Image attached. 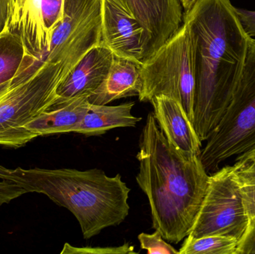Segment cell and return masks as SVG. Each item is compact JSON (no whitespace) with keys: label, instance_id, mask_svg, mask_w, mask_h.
Returning <instances> with one entry per match:
<instances>
[{"label":"cell","instance_id":"6da1fadb","mask_svg":"<svg viewBox=\"0 0 255 254\" xmlns=\"http://www.w3.org/2000/svg\"><path fill=\"white\" fill-rule=\"evenodd\" d=\"M194 50L193 125L206 141L226 113L242 76L249 37L230 0H197L184 13Z\"/></svg>","mask_w":255,"mask_h":254},{"label":"cell","instance_id":"7a4b0ae2","mask_svg":"<svg viewBox=\"0 0 255 254\" xmlns=\"http://www.w3.org/2000/svg\"><path fill=\"white\" fill-rule=\"evenodd\" d=\"M136 180L145 194L152 227L169 243L178 244L190 234L205 198L210 175L199 155L172 146L147 116L136 155Z\"/></svg>","mask_w":255,"mask_h":254},{"label":"cell","instance_id":"3957f363","mask_svg":"<svg viewBox=\"0 0 255 254\" xmlns=\"http://www.w3.org/2000/svg\"><path fill=\"white\" fill-rule=\"evenodd\" d=\"M0 180L15 183L28 193L43 194L67 209L77 219L85 240L121 225L129 214L130 189L120 174L109 177L98 169H25L0 165Z\"/></svg>","mask_w":255,"mask_h":254},{"label":"cell","instance_id":"277c9868","mask_svg":"<svg viewBox=\"0 0 255 254\" xmlns=\"http://www.w3.org/2000/svg\"><path fill=\"white\" fill-rule=\"evenodd\" d=\"M141 79L139 101L150 102L158 95L173 98L193 123L196 74L193 40L187 22H183L178 31L142 63Z\"/></svg>","mask_w":255,"mask_h":254},{"label":"cell","instance_id":"5b68a950","mask_svg":"<svg viewBox=\"0 0 255 254\" xmlns=\"http://www.w3.org/2000/svg\"><path fill=\"white\" fill-rule=\"evenodd\" d=\"M254 148L255 38H250L245 65L233 98L199 157L208 174H212L228 160Z\"/></svg>","mask_w":255,"mask_h":254},{"label":"cell","instance_id":"8992f818","mask_svg":"<svg viewBox=\"0 0 255 254\" xmlns=\"http://www.w3.org/2000/svg\"><path fill=\"white\" fill-rule=\"evenodd\" d=\"M67 76L48 62L0 98V146L23 147L36 138L25 125L51 105L56 90Z\"/></svg>","mask_w":255,"mask_h":254},{"label":"cell","instance_id":"52a82bcc","mask_svg":"<svg viewBox=\"0 0 255 254\" xmlns=\"http://www.w3.org/2000/svg\"><path fill=\"white\" fill-rule=\"evenodd\" d=\"M241 185L232 165L210 175L209 184L200 210L189 235L193 238L221 235L241 240L249 225Z\"/></svg>","mask_w":255,"mask_h":254},{"label":"cell","instance_id":"ba28073f","mask_svg":"<svg viewBox=\"0 0 255 254\" xmlns=\"http://www.w3.org/2000/svg\"><path fill=\"white\" fill-rule=\"evenodd\" d=\"M64 0H9L5 29L25 49L22 66L37 70L49 50L54 31L64 17Z\"/></svg>","mask_w":255,"mask_h":254},{"label":"cell","instance_id":"9c48e42d","mask_svg":"<svg viewBox=\"0 0 255 254\" xmlns=\"http://www.w3.org/2000/svg\"><path fill=\"white\" fill-rule=\"evenodd\" d=\"M143 28L142 63L152 56L183 24L181 0H124Z\"/></svg>","mask_w":255,"mask_h":254},{"label":"cell","instance_id":"30bf717a","mask_svg":"<svg viewBox=\"0 0 255 254\" xmlns=\"http://www.w3.org/2000/svg\"><path fill=\"white\" fill-rule=\"evenodd\" d=\"M102 37L114 55L142 63L143 28L124 0H103Z\"/></svg>","mask_w":255,"mask_h":254},{"label":"cell","instance_id":"8fae6325","mask_svg":"<svg viewBox=\"0 0 255 254\" xmlns=\"http://www.w3.org/2000/svg\"><path fill=\"white\" fill-rule=\"evenodd\" d=\"M113 57V52L103 43L93 48L58 86L52 103L91 95L107 76Z\"/></svg>","mask_w":255,"mask_h":254},{"label":"cell","instance_id":"7c38bea8","mask_svg":"<svg viewBox=\"0 0 255 254\" xmlns=\"http://www.w3.org/2000/svg\"><path fill=\"white\" fill-rule=\"evenodd\" d=\"M150 102L157 125L168 141L182 152L200 155L202 142L182 105L165 95L154 97Z\"/></svg>","mask_w":255,"mask_h":254},{"label":"cell","instance_id":"4fadbf2b","mask_svg":"<svg viewBox=\"0 0 255 254\" xmlns=\"http://www.w3.org/2000/svg\"><path fill=\"white\" fill-rule=\"evenodd\" d=\"M142 63L114 55L109 73L100 86L88 96L91 104L106 105L115 100L139 95L142 89Z\"/></svg>","mask_w":255,"mask_h":254},{"label":"cell","instance_id":"5bb4252c","mask_svg":"<svg viewBox=\"0 0 255 254\" xmlns=\"http://www.w3.org/2000/svg\"><path fill=\"white\" fill-rule=\"evenodd\" d=\"M88 96H81L51 105L25 126L35 137L74 132L89 110Z\"/></svg>","mask_w":255,"mask_h":254},{"label":"cell","instance_id":"9a60e30c","mask_svg":"<svg viewBox=\"0 0 255 254\" xmlns=\"http://www.w3.org/2000/svg\"><path fill=\"white\" fill-rule=\"evenodd\" d=\"M134 102H127L116 106L90 104L89 110L74 132L86 137L100 136L118 128L134 127L141 118L131 114Z\"/></svg>","mask_w":255,"mask_h":254},{"label":"cell","instance_id":"2e32d148","mask_svg":"<svg viewBox=\"0 0 255 254\" xmlns=\"http://www.w3.org/2000/svg\"><path fill=\"white\" fill-rule=\"evenodd\" d=\"M24 57L25 49L21 39L4 29L0 34V85L14 78Z\"/></svg>","mask_w":255,"mask_h":254},{"label":"cell","instance_id":"e0dca14e","mask_svg":"<svg viewBox=\"0 0 255 254\" xmlns=\"http://www.w3.org/2000/svg\"><path fill=\"white\" fill-rule=\"evenodd\" d=\"M237 239L221 235H210L199 238L187 236L179 254H236Z\"/></svg>","mask_w":255,"mask_h":254},{"label":"cell","instance_id":"ac0fdd59","mask_svg":"<svg viewBox=\"0 0 255 254\" xmlns=\"http://www.w3.org/2000/svg\"><path fill=\"white\" fill-rule=\"evenodd\" d=\"M235 159L232 169L240 185L255 184V148Z\"/></svg>","mask_w":255,"mask_h":254},{"label":"cell","instance_id":"d6986e66","mask_svg":"<svg viewBox=\"0 0 255 254\" xmlns=\"http://www.w3.org/2000/svg\"><path fill=\"white\" fill-rule=\"evenodd\" d=\"M138 240L141 249L146 250L148 254H179L178 251L166 243L159 231L151 234L142 233L138 235Z\"/></svg>","mask_w":255,"mask_h":254},{"label":"cell","instance_id":"ffe728a7","mask_svg":"<svg viewBox=\"0 0 255 254\" xmlns=\"http://www.w3.org/2000/svg\"><path fill=\"white\" fill-rule=\"evenodd\" d=\"M61 254H136L137 252H134V247L129 246L128 243L118 247H106V248H76L73 247L71 245L66 243Z\"/></svg>","mask_w":255,"mask_h":254},{"label":"cell","instance_id":"44dd1931","mask_svg":"<svg viewBox=\"0 0 255 254\" xmlns=\"http://www.w3.org/2000/svg\"><path fill=\"white\" fill-rule=\"evenodd\" d=\"M255 254V219H250L245 234L238 243L236 254Z\"/></svg>","mask_w":255,"mask_h":254},{"label":"cell","instance_id":"7402d4cb","mask_svg":"<svg viewBox=\"0 0 255 254\" xmlns=\"http://www.w3.org/2000/svg\"><path fill=\"white\" fill-rule=\"evenodd\" d=\"M26 193L28 192L25 189L15 183L0 180V206L8 204Z\"/></svg>","mask_w":255,"mask_h":254},{"label":"cell","instance_id":"603a6c76","mask_svg":"<svg viewBox=\"0 0 255 254\" xmlns=\"http://www.w3.org/2000/svg\"><path fill=\"white\" fill-rule=\"evenodd\" d=\"M241 191L249 219H255V184L241 185Z\"/></svg>","mask_w":255,"mask_h":254},{"label":"cell","instance_id":"cb8c5ba5","mask_svg":"<svg viewBox=\"0 0 255 254\" xmlns=\"http://www.w3.org/2000/svg\"><path fill=\"white\" fill-rule=\"evenodd\" d=\"M236 11L246 34L251 38H254L255 37V10H249L236 7Z\"/></svg>","mask_w":255,"mask_h":254},{"label":"cell","instance_id":"d4e9b609","mask_svg":"<svg viewBox=\"0 0 255 254\" xmlns=\"http://www.w3.org/2000/svg\"><path fill=\"white\" fill-rule=\"evenodd\" d=\"M9 0H0V34L5 29L8 13Z\"/></svg>","mask_w":255,"mask_h":254},{"label":"cell","instance_id":"484cf974","mask_svg":"<svg viewBox=\"0 0 255 254\" xmlns=\"http://www.w3.org/2000/svg\"><path fill=\"white\" fill-rule=\"evenodd\" d=\"M197 0H181V5H182L183 10L184 13H187L190 9L194 5L195 3Z\"/></svg>","mask_w":255,"mask_h":254},{"label":"cell","instance_id":"4316f807","mask_svg":"<svg viewBox=\"0 0 255 254\" xmlns=\"http://www.w3.org/2000/svg\"><path fill=\"white\" fill-rule=\"evenodd\" d=\"M10 82H4V83L0 85V98L1 97L10 89Z\"/></svg>","mask_w":255,"mask_h":254}]
</instances>
